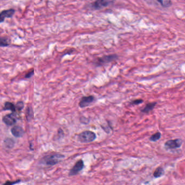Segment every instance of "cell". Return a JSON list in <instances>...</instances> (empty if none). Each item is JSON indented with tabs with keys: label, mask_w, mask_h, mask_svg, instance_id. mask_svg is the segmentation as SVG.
Returning <instances> with one entry per match:
<instances>
[{
	"label": "cell",
	"mask_w": 185,
	"mask_h": 185,
	"mask_svg": "<svg viewBox=\"0 0 185 185\" xmlns=\"http://www.w3.org/2000/svg\"><path fill=\"white\" fill-rule=\"evenodd\" d=\"M21 180H17L15 181H7L2 185H14L21 182Z\"/></svg>",
	"instance_id": "cell-20"
},
{
	"label": "cell",
	"mask_w": 185,
	"mask_h": 185,
	"mask_svg": "<svg viewBox=\"0 0 185 185\" xmlns=\"http://www.w3.org/2000/svg\"><path fill=\"white\" fill-rule=\"evenodd\" d=\"M11 133L16 138H20L25 134V130L23 128L20 126H15L11 129Z\"/></svg>",
	"instance_id": "cell-10"
},
{
	"label": "cell",
	"mask_w": 185,
	"mask_h": 185,
	"mask_svg": "<svg viewBox=\"0 0 185 185\" xmlns=\"http://www.w3.org/2000/svg\"><path fill=\"white\" fill-rule=\"evenodd\" d=\"M163 172H164V170L162 169V167H158L154 172L153 176L155 178H159L162 176Z\"/></svg>",
	"instance_id": "cell-17"
},
{
	"label": "cell",
	"mask_w": 185,
	"mask_h": 185,
	"mask_svg": "<svg viewBox=\"0 0 185 185\" xmlns=\"http://www.w3.org/2000/svg\"><path fill=\"white\" fill-rule=\"evenodd\" d=\"M84 167V162L82 160H79L77 161L72 169L70 170L69 176H74L77 175Z\"/></svg>",
	"instance_id": "cell-6"
},
{
	"label": "cell",
	"mask_w": 185,
	"mask_h": 185,
	"mask_svg": "<svg viewBox=\"0 0 185 185\" xmlns=\"http://www.w3.org/2000/svg\"><path fill=\"white\" fill-rule=\"evenodd\" d=\"M96 139L94 132L90 130H85L78 135L77 139L81 143H90Z\"/></svg>",
	"instance_id": "cell-2"
},
{
	"label": "cell",
	"mask_w": 185,
	"mask_h": 185,
	"mask_svg": "<svg viewBox=\"0 0 185 185\" xmlns=\"http://www.w3.org/2000/svg\"><path fill=\"white\" fill-rule=\"evenodd\" d=\"M34 74V70H32L28 72V73L26 74V75H25V77L27 78V79H29V78H30L31 77H32V75Z\"/></svg>",
	"instance_id": "cell-22"
},
{
	"label": "cell",
	"mask_w": 185,
	"mask_h": 185,
	"mask_svg": "<svg viewBox=\"0 0 185 185\" xmlns=\"http://www.w3.org/2000/svg\"><path fill=\"white\" fill-rule=\"evenodd\" d=\"M10 45V41L8 39L0 36V47H6Z\"/></svg>",
	"instance_id": "cell-16"
},
{
	"label": "cell",
	"mask_w": 185,
	"mask_h": 185,
	"mask_svg": "<svg viewBox=\"0 0 185 185\" xmlns=\"http://www.w3.org/2000/svg\"><path fill=\"white\" fill-rule=\"evenodd\" d=\"M118 56L116 54H111L108 55L103 56L101 58H98L96 61L95 62V63L97 66H102L116 60L118 59Z\"/></svg>",
	"instance_id": "cell-4"
},
{
	"label": "cell",
	"mask_w": 185,
	"mask_h": 185,
	"mask_svg": "<svg viewBox=\"0 0 185 185\" xmlns=\"http://www.w3.org/2000/svg\"><path fill=\"white\" fill-rule=\"evenodd\" d=\"M161 135V133L160 132H157V133H156L155 134L152 135L150 137L149 140H150V141H153V142L157 141L158 140H159L160 139Z\"/></svg>",
	"instance_id": "cell-18"
},
{
	"label": "cell",
	"mask_w": 185,
	"mask_h": 185,
	"mask_svg": "<svg viewBox=\"0 0 185 185\" xmlns=\"http://www.w3.org/2000/svg\"><path fill=\"white\" fill-rule=\"evenodd\" d=\"M182 143H183L182 140L177 139L175 140H170L167 141L164 145L168 149H175V148L180 147Z\"/></svg>",
	"instance_id": "cell-8"
},
{
	"label": "cell",
	"mask_w": 185,
	"mask_h": 185,
	"mask_svg": "<svg viewBox=\"0 0 185 185\" xmlns=\"http://www.w3.org/2000/svg\"><path fill=\"white\" fill-rule=\"evenodd\" d=\"M156 104H157V102L149 103L148 104H146V106L144 108L141 109V111L144 113H148L153 110Z\"/></svg>",
	"instance_id": "cell-12"
},
{
	"label": "cell",
	"mask_w": 185,
	"mask_h": 185,
	"mask_svg": "<svg viewBox=\"0 0 185 185\" xmlns=\"http://www.w3.org/2000/svg\"><path fill=\"white\" fill-rule=\"evenodd\" d=\"M3 111H11L13 113H16V109L15 105L10 102H5V106L3 108Z\"/></svg>",
	"instance_id": "cell-11"
},
{
	"label": "cell",
	"mask_w": 185,
	"mask_h": 185,
	"mask_svg": "<svg viewBox=\"0 0 185 185\" xmlns=\"http://www.w3.org/2000/svg\"><path fill=\"white\" fill-rule=\"evenodd\" d=\"M144 102V100L142 99H137L132 101L130 102V104L133 105H138V104H141L142 102Z\"/></svg>",
	"instance_id": "cell-21"
},
{
	"label": "cell",
	"mask_w": 185,
	"mask_h": 185,
	"mask_svg": "<svg viewBox=\"0 0 185 185\" xmlns=\"http://www.w3.org/2000/svg\"><path fill=\"white\" fill-rule=\"evenodd\" d=\"M15 142L13 139L11 138H6L4 140V144L5 146L8 148H12L14 147Z\"/></svg>",
	"instance_id": "cell-14"
},
{
	"label": "cell",
	"mask_w": 185,
	"mask_h": 185,
	"mask_svg": "<svg viewBox=\"0 0 185 185\" xmlns=\"http://www.w3.org/2000/svg\"><path fill=\"white\" fill-rule=\"evenodd\" d=\"M2 121L7 126H13L16 123L17 121V118L16 113L7 114L3 117Z\"/></svg>",
	"instance_id": "cell-5"
},
{
	"label": "cell",
	"mask_w": 185,
	"mask_h": 185,
	"mask_svg": "<svg viewBox=\"0 0 185 185\" xmlns=\"http://www.w3.org/2000/svg\"><path fill=\"white\" fill-rule=\"evenodd\" d=\"M115 0H96L90 5L91 8L94 10H99L113 4Z\"/></svg>",
	"instance_id": "cell-3"
},
{
	"label": "cell",
	"mask_w": 185,
	"mask_h": 185,
	"mask_svg": "<svg viewBox=\"0 0 185 185\" xmlns=\"http://www.w3.org/2000/svg\"><path fill=\"white\" fill-rule=\"evenodd\" d=\"M64 157L65 156L62 154L59 153H53V154L45 155L42 158L40 162L42 164L51 166L58 164V163L60 162Z\"/></svg>",
	"instance_id": "cell-1"
},
{
	"label": "cell",
	"mask_w": 185,
	"mask_h": 185,
	"mask_svg": "<svg viewBox=\"0 0 185 185\" xmlns=\"http://www.w3.org/2000/svg\"><path fill=\"white\" fill-rule=\"evenodd\" d=\"M95 101V97L92 95L83 96L79 102V106L81 108L88 107Z\"/></svg>",
	"instance_id": "cell-7"
},
{
	"label": "cell",
	"mask_w": 185,
	"mask_h": 185,
	"mask_svg": "<svg viewBox=\"0 0 185 185\" xmlns=\"http://www.w3.org/2000/svg\"><path fill=\"white\" fill-rule=\"evenodd\" d=\"M15 13L14 9L4 10L0 13V23H2L6 18H12Z\"/></svg>",
	"instance_id": "cell-9"
},
{
	"label": "cell",
	"mask_w": 185,
	"mask_h": 185,
	"mask_svg": "<svg viewBox=\"0 0 185 185\" xmlns=\"http://www.w3.org/2000/svg\"><path fill=\"white\" fill-rule=\"evenodd\" d=\"M34 117V112L32 108L31 107H28L27 109V113H26V118L28 121H30Z\"/></svg>",
	"instance_id": "cell-15"
},
{
	"label": "cell",
	"mask_w": 185,
	"mask_h": 185,
	"mask_svg": "<svg viewBox=\"0 0 185 185\" xmlns=\"http://www.w3.org/2000/svg\"><path fill=\"white\" fill-rule=\"evenodd\" d=\"M15 107H16V111H21L24 108V103L23 101H20L19 102H17Z\"/></svg>",
	"instance_id": "cell-19"
},
{
	"label": "cell",
	"mask_w": 185,
	"mask_h": 185,
	"mask_svg": "<svg viewBox=\"0 0 185 185\" xmlns=\"http://www.w3.org/2000/svg\"><path fill=\"white\" fill-rule=\"evenodd\" d=\"M157 1L164 8H169L173 5L171 0H157Z\"/></svg>",
	"instance_id": "cell-13"
}]
</instances>
